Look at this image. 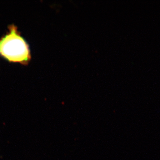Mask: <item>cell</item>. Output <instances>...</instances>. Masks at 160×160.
Segmentation results:
<instances>
[{
    "label": "cell",
    "mask_w": 160,
    "mask_h": 160,
    "mask_svg": "<svg viewBox=\"0 0 160 160\" xmlns=\"http://www.w3.org/2000/svg\"><path fill=\"white\" fill-rule=\"evenodd\" d=\"M8 29L6 34L0 38V56L10 63L28 65L31 59L29 44L17 26L11 24Z\"/></svg>",
    "instance_id": "cell-1"
}]
</instances>
